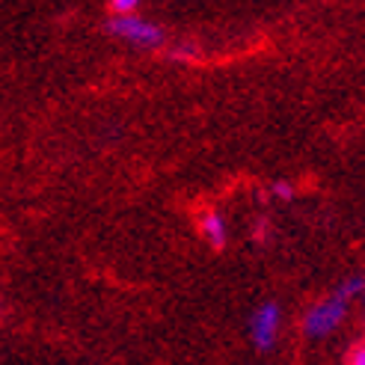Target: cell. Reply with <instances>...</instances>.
I'll list each match as a JSON object with an SVG mask.
<instances>
[{
    "label": "cell",
    "instance_id": "obj_1",
    "mask_svg": "<svg viewBox=\"0 0 365 365\" xmlns=\"http://www.w3.org/2000/svg\"><path fill=\"white\" fill-rule=\"evenodd\" d=\"M362 288H365V282H362L359 277H354V279H348V282H341L336 294H330V297H324L321 303H315V306L306 312V321H303L306 336H309V339H324V336H330L336 327L344 321V312H348L351 297H356Z\"/></svg>",
    "mask_w": 365,
    "mask_h": 365
},
{
    "label": "cell",
    "instance_id": "obj_2",
    "mask_svg": "<svg viewBox=\"0 0 365 365\" xmlns=\"http://www.w3.org/2000/svg\"><path fill=\"white\" fill-rule=\"evenodd\" d=\"M107 30L137 48H160L163 39H167V33L160 30V24L149 21V18H140V15H113Z\"/></svg>",
    "mask_w": 365,
    "mask_h": 365
},
{
    "label": "cell",
    "instance_id": "obj_3",
    "mask_svg": "<svg viewBox=\"0 0 365 365\" xmlns=\"http://www.w3.org/2000/svg\"><path fill=\"white\" fill-rule=\"evenodd\" d=\"M279 306L277 303H262L259 309L252 312V321H250V339L259 351H270L277 344V336H279Z\"/></svg>",
    "mask_w": 365,
    "mask_h": 365
},
{
    "label": "cell",
    "instance_id": "obj_4",
    "mask_svg": "<svg viewBox=\"0 0 365 365\" xmlns=\"http://www.w3.org/2000/svg\"><path fill=\"white\" fill-rule=\"evenodd\" d=\"M199 232H202V238H205L214 250H223V247H226L229 232H226V220H223V214H217V211H205L202 217H199Z\"/></svg>",
    "mask_w": 365,
    "mask_h": 365
},
{
    "label": "cell",
    "instance_id": "obj_5",
    "mask_svg": "<svg viewBox=\"0 0 365 365\" xmlns=\"http://www.w3.org/2000/svg\"><path fill=\"white\" fill-rule=\"evenodd\" d=\"M140 6V0H110L113 15H134Z\"/></svg>",
    "mask_w": 365,
    "mask_h": 365
},
{
    "label": "cell",
    "instance_id": "obj_6",
    "mask_svg": "<svg viewBox=\"0 0 365 365\" xmlns=\"http://www.w3.org/2000/svg\"><path fill=\"white\" fill-rule=\"evenodd\" d=\"M348 365H365V344H356L348 354Z\"/></svg>",
    "mask_w": 365,
    "mask_h": 365
},
{
    "label": "cell",
    "instance_id": "obj_7",
    "mask_svg": "<svg viewBox=\"0 0 365 365\" xmlns=\"http://www.w3.org/2000/svg\"><path fill=\"white\" fill-rule=\"evenodd\" d=\"M273 193L282 196V199H288V196H291V185H285V181H279V185H273Z\"/></svg>",
    "mask_w": 365,
    "mask_h": 365
}]
</instances>
